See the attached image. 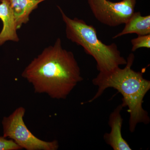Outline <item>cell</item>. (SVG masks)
Wrapping results in <instances>:
<instances>
[{
	"label": "cell",
	"instance_id": "obj_1",
	"mask_svg": "<svg viewBox=\"0 0 150 150\" xmlns=\"http://www.w3.org/2000/svg\"><path fill=\"white\" fill-rule=\"evenodd\" d=\"M21 76L32 84L35 93L58 100L66 99L83 80L74 55L63 48L60 38L34 58Z\"/></svg>",
	"mask_w": 150,
	"mask_h": 150
},
{
	"label": "cell",
	"instance_id": "obj_2",
	"mask_svg": "<svg viewBox=\"0 0 150 150\" xmlns=\"http://www.w3.org/2000/svg\"><path fill=\"white\" fill-rule=\"evenodd\" d=\"M134 59V54H130L123 69L118 67L108 71L99 72L92 80L93 84L98 87L97 91L88 102L98 98L108 88L117 90L123 96L122 106L128 107L131 133L139 123L148 124L150 122L148 112L143 107L144 97L150 89V81L144 78L142 72L132 69Z\"/></svg>",
	"mask_w": 150,
	"mask_h": 150
},
{
	"label": "cell",
	"instance_id": "obj_3",
	"mask_svg": "<svg viewBox=\"0 0 150 150\" xmlns=\"http://www.w3.org/2000/svg\"><path fill=\"white\" fill-rule=\"evenodd\" d=\"M62 19L66 25V36L68 39L81 46L85 51L92 56L99 72H106L121 65H126L127 60L121 56L115 43L106 45L98 39L96 29L83 20L67 16L58 6Z\"/></svg>",
	"mask_w": 150,
	"mask_h": 150
},
{
	"label": "cell",
	"instance_id": "obj_4",
	"mask_svg": "<svg viewBox=\"0 0 150 150\" xmlns=\"http://www.w3.org/2000/svg\"><path fill=\"white\" fill-rule=\"evenodd\" d=\"M25 108L20 107L2 121L4 137L12 140L22 149L27 150H56L59 148L56 140L46 142L40 139L30 131L23 120Z\"/></svg>",
	"mask_w": 150,
	"mask_h": 150
},
{
	"label": "cell",
	"instance_id": "obj_5",
	"mask_svg": "<svg viewBox=\"0 0 150 150\" xmlns=\"http://www.w3.org/2000/svg\"><path fill=\"white\" fill-rule=\"evenodd\" d=\"M94 16L103 24L115 27L125 24L135 12L137 0H87Z\"/></svg>",
	"mask_w": 150,
	"mask_h": 150
},
{
	"label": "cell",
	"instance_id": "obj_6",
	"mask_svg": "<svg viewBox=\"0 0 150 150\" xmlns=\"http://www.w3.org/2000/svg\"><path fill=\"white\" fill-rule=\"evenodd\" d=\"M123 108L121 104L118 105L110 114L108 124L111 128V131L110 133H106L104 136L105 142L114 150H132L121 134L123 119L121 117V111Z\"/></svg>",
	"mask_w": 150,
	"mask_h": 150
},
{
	"label": "cell",
	"instance_id": "obj_7",
	"mask_svg": "<svg viewBox=\"0 0 150 150\" xmlns=\"http://www.w3.org/2000/svg\"><path fill=\"white\" fill-rule=\"evenodd\" d=\"M0 2V19L3 24L0 33V46L8 41L18 42L17 28L9 2L8 0H1Z\"/></svg>",
	"mask_w": 150,
	"mask_h": 150
},
{
	"label": "cell",
	"instance_id": "obj_8",
	"mask_svg": "<svg viewBox=\"0 0 150 150\" xmlns=\"http://www.w3.org/2000/svg\"><path fill=\"white\" fill-rule=\"evenodd\" d=\"M13 12L18 30L29 21L30 16L38 5L46 0H8Z\"/></svg>",
	"mask_w": 150,
	"mask_h": 150
},
{
	"label": "cell",
	"instance_id": "obj_9",
	"mask_svg": "<svg viewBox=\"0 0 150 150\" xmlns=\"http://www.w3.org/2000/svg\"><path fill=\"white\" fill-rule=\"evenodd\" d=\"M125 24L122 31L113 36L112 38L131 33H136L138 35L150 34V15L142 16L140 12H135Z\"/></svg>",
	"mask_w": 150,
	"mask_h": 150
},
{
	"label": "cell",
	"instance_id": "obj_10",
	"mask_svg": "<svg viewBox=\"0 0 150 150\" xmlns=\"http://www.w3.org/2000/svg\"><path fill=\"white\" fill-rule=\"evenodd\" d=\"M132 51H136L140 48H150V34L138 35L136 38L131 40Z\"/></svg>",
	"mask_w": 150,
	"mask_h": 150
},
{
	"label": "cell",
	"instance_id": "obj_11",
	"mask_svg": "<svg viewBox=\"0 0 150 150\" xmlns=\"http://www.w3.org/2000/svg\"><path fill=\"white\" fill-rule=\"evenodd\" d=\"M22 149L11 139H7L4 137H0V150H19Z\"/></svg>",
	"mask_w": 150,
	"mask_h": 150
},
{
	"label": "cell",
	"instance_id": "obj_12",
	"mask_svg": "<svg viewBox=\"0 0 150 150\" xmlns=\"http://www.w3.org/2000/svg\"><path fill=\"white\" fill-rule=\"evenodd\" d=\"M1 1V0H0V1Z\"/></svg>",
	"mask_w": 150,
	"mask_h": 150
}]
</instances>
